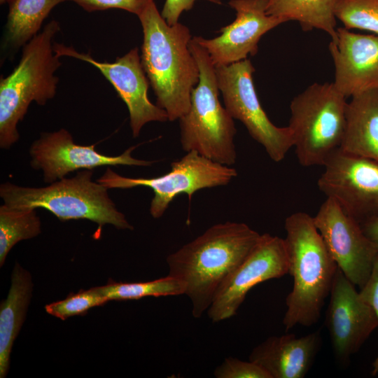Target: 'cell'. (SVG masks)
Masks as SVG:
<instances>
[{
    "label": "cell",
    "instance_id": "obj_31",
    "mask_svg": "<svg viewBox=\"0 0 378 378\" xmlns=\"http://www.w3.org/2000/svg\"><path fill=\"white\" fill-rule=\"evenodd\" d=\"M360 224L364 234L378 251V217L365 220Z\"/></svg>",
    "mask_w": 378,
    "mask_h": 378
},
{
    "label": "cell",
    "instance_id": "obj_10",
    "mask_svg": "<svg viewBox=\"0 0 378 378\" xmlns=\"http://www.w3.org/2000/svg\"><path fill=\"white\" fill-rule=\"evenodd\" d=\"M318 189L359 223L378 217V162L340 148L323 165Z\"/></svg>",
    "mask_w": 378,
    "mask_h": 378
},
{
    "label": "cell",
    "instance_id": "obj_8",
    "mask_svg": "<svg viewBox=\"0 0 378 378\" xmlns=\"http://www.w3.org/2000/svg\"><path fill=\"white\" fill-rule=\"evenodd\" d=\"M237 176V172L232 167L214 162L196 151H190L172 162L171 170L160 176L125 177L107 167L97 181L108 189L138 186L152 189L154 196L149 211L153 218H159L176 196L185 193L191 199L196 191L227 185Z\"/></svg>",
    "mask_w": 378,
    "mask_h": 378
},
{
    "label": "cell",
    "instance_id": "obj_27",
    "mask_svg": "<svg viewBox=\"0 0 378 378\" xmlns=\"http://www.w3.org/2000/svg\"><path fill=\"white\" fill-rule=\"evenodd\" d=\"M216 378H271L258 364L236 358H226L214 370Z\"/></svg>",
    "mask_w": 378,
    "mask_h": 378
},
{
    "label": "cell",
    "instance_id": "obj_30",
    "mask_svg": "<svg viewBox=\"0 0 378 378\" xmlns=\"http://www.w3.org/2000/svg\"><path fill=\"white\" fill-rule=\"evenodd\" d=\"M197 0H165L160 13L162 17L169 25L178 22L180 15L183 11L190 10Z\"/></svg>",
    "mask_w": 378,
    "mask_h": 378
},
{
    "label": "cell",
    "instance_id": "obj_13",
    "mask_svg": "<svg viewBox=\"0 0 378 378\" xmlns=\"http://www.w3.org/2000/svg\"><path fill=\"white\" fill-rule=\"evenodd\" d=\"M53 50L59 56L74 57L96 67L113 85L126 104L133 137L139 136L142 127L150 122L169 120L166 111L153 104L148 96L149 81L135 47L114 62H99L89 53L79 52L71 46L54 43Z\"/></svg>",
    "mask_w": 378,
    "mask_h": 378
},
{
    "label": "cell",
    "instance_id": "obj_20",
    "mask_svg": "<svg viewBox=\"0 0 378 378\" xmlns=\"http://www.w3.org/2000/svg\"><path fill=\"white\" fill-rule=\"evenodd\" d=\"M30 272L15 262L11 284L6 299L0 304V377H6L14 342L25 321L32 296Z\"/></svg>",
    "mask_w": 378,
    "mask_h": 378
},
{
    "label": "cell",
    "instance_id": "obj_1",
    "mask_svg": "<svg viewBox=\"0 0 378 378\" xmlns=\"http://www.w3.org/2000/svg\"><path fill=\"white\" fill-rule=\"evenodd\" d=\"M260 235L244 223H220L167 256L168 275L184 284V294L191 301L195 318L208 310L220 286Z\"/></svg>",
    "mask_w": 378,
    "mask_h": 378
},
{
    "label": "cell",
    "instance_id": "obj_33",
    "mask_svg": "<svg viewBox=\"0 0 378 378\" xmlns=\"http://www.w3.org/2000/svg\"><path fill=\"white\" fill-rule=\"evenodd\" d=\"M8 0H0V4H4L8 2Z\"/></svg>",
    "mask_w": 378,
    "mask_h": 378
},
{
    "label": "cell",
    "instance_id": "obj_26",
    "mask_svg": "<svg viewBox=\"0 0 378 378\" xmlns=\"http://www.w3.org/2000/svg\"><path fill=\"white\" fill-rule=\"evenodd\" d=\"M108 299L101 290L100 286L80 290L65 299L47 304L46 312L61 320L85 314L92 307L103 305Z\"/></svg>",
    "mask_w": 378,
    "mask_h": 378
},
{
    "label": "cell",
    "instance_id": "obj_6",
    "mask_svg": "<svg viewBox=\"0 0 378 378\" xmlns=\"http://www.w3.org/2000/svg\"><path fill=\"white\" fill-rule=\"evenodd\" d=\"M189 48L197 61L199 81L191 92L190 106L179 120L180 141L186 152L232 166L237 158L234 118L219 101L215 65L206 50L192 38Z\"/></svg>",
    "mask_w": 378,
    "mask_h": 378
},
{
    "label": "cell",
    "instance_id": "obj_9",
    "mask_svg": "<svg viewBox=\"0 0 378 378\" xmlns=\"http://www.w3.org/2000/svg\"><path fill=\"white\" fill-rule=\"evenodd\" d=\"M215 71L227 111L243 123L273 161H281L293 146L292 134L288 126L273 124L262 108L253 83L255 68L251 60L215 66Z\"/></svg>",
    "mask_w": 378,
    "mask_h": 378
},
{
    "label": "cell",
    "instance_id": "obj_21",
    "mask_svg": "<svg viewBox=\"0 0 378 378\" xmlns=\"http://www.w3.org/2000/svg\"><path fill=\"white\" fill-rule=\"evenodd\" d=\"M337 0H267V13L286 22L297 21L304 31L318 29L337 38L335 8Z\"/></svg>",
    "mask_w": 378,
    "mask_h": 378
},
{
    "label": "cell",
    "instance_id": "obj_2",
    "mask_svg": "<svg viewBox=\"0 0 378 378\" xmlns=\"http://www.w3.org/2000/svg\"><path fill=\"white\" fill-rule=\"evenodd\" d=\"M143 31L141 62L169 121L179 120L190 106L191 92L198 83L200 70L189 48V28L169 25L152 3L138 16Z\"/></svg>",
    "mask_w": 378,
    "mask_h": 378
},
{
    "label": "cell",
    "instance_id": "obj_32",
    "mask_svg": "<svg viewBox=\"0 0 378 378\" xmlns=\"http://www.w3.org/2000/svg\"><path fill=\"white\" fill-rule=\"evenodd\" d=\"M206 1H208L209 2H211V3H214V4H221V0H206Z\"/></svg>",
    "mask_w": 378,
    "mask_h": 378
},
{
    "label": "cell",
    "instance_id": "obj_3",
    "mask_svg": "<svg viewBox=\"0 0 378 378\" xmlns=\"http://www.w3.org/2000/svg\"><path fill=\"white\" fill-rule=\"evenodd\" d=\"M284 227L288 274L293 278L283 318L288 331L298 325L311 326L319 320L337 265L309 214L293 213L286 218Z\"/></svg>",
    "mask_w": 378,
    "mask_h": 378
},
{
    "label": "cell",
    "instance_id": "obj_25",
    "mask_svg": "<svg viewBox=\"0 0 378 378\" xmlns=\"http://www.w3.org/2000/svg\"><path fill=\"white\" fill-rule=\"evenodd\" d=\"M335 15L346 29H358L378 35V0H337Z\"/></svg>",
    "mask_w": 378,
    "mask_h": 378
},
{
    "label": "cell",
    "instance_id": "obj_22",
    "mask_svg": "<svg viewBox=\"0 0 378 378\" xmlns=\"http://www.w3.org/2000/svg\"><path fill=\"white\" fill-rule=\"evenodd\" d=\"M66 0H8L4 43L12 50L23 47L38 34L50 11Z\"/></svg>",
    "mask_w": 378,
    "mask_h": 378
},
{
    "label": "cell",
    "instance_id": "obj_23",
    "mask_svg": "<svg viewBox=\"0 0 378 378\" xmlns=\"http://www.w3.org/2000/svg\"><path fill=\"white\" fill-rule=\"evenodd\" d=\"M33 208H18L5 204L0 206V266L10 249L19 241L37 237L41 232L39 216Z\"/></svg>",
    "mask_w": 378,
    "mask_h": 378
},
{
    "label": "cell",
    "instance_id": "obj_16",
    "mask_svg": "<svg viewBox=\"0 0 378 378\" xmlns=\"http://www.w3.org/2000/svg\"><path fill=\"white\" fill-rule=\"evenodd\" d=\"M228 4L236 11V18L218 31L220 36L211 39L192 37L206 50L215 66L255 55L262 36L286 22L267 13V0H230Z\"/></svg>",
    "mask_w": 378,
    "mask_h": 378
},
{
    "label": "cell",
    "instance_id": "obj_18",
    "mask_svg": "<svg viewBox=\"0 0 378 378\" xmlns=\"http://www.w3.org/2000/svg\"><path fill=\"white\" fill-rule=\"evenodd\" d=\"M321 342L319 331L300 337L271 336L252 350L248 359L271 378H303L313 365Z\"/></svg>",
    "mask_w": 378,
    "mask_h": 378
},
{
    "label": "cell",
    "instance_id": "obj_5",
    "mask_svg": "<svg viewBox=\"0 0 378 378\" xmlns=\"http://www.w3.org/2000/svg\"><path fill=\"white\" fill-rule=\"evenodd\" d=\"M92 169H81L72 178H63L41 188L1 183L4 204L18 208H43L60 220L86 219L99 228L109 224L120 230H133L125 216L109 197L108 188L92 181Z\"/></svg>",
    "mask_w": 378,
    "mask_h": 378
},
{
    "label": "cell",
    "instance_id": "obj_29",
    "mask_svg": "<svg viewBox=\"0 0 378 378\" xmlns=\"http://www.w3.org/2000/svg\"><path fill=\"white\" fill-rule=\"evenodd\" d=\"M359 293L361 298L374 309L378 318V256L368 281ZM372 366V374L376 375L378 374V356Z\"/></svg>",
    "mask_w": 378,
    "mask_h": 378
},
{
    "label": "cell",
    "instance_id": "obj_14",
    "mask_svg": "<svg viewBox=\"0 0 378 378\" xmlns=\"http://www.w3.org/2000/svg\"><path fill=\"white\" fill-rule=\"evenodd\" d=\"M136 147L132 146L117 156L106 155L97 151L94 144L83 146L75 143L71 133L62 128L41 133L31 144L30 165L43 172V180L48 184L80 169L93 170L102 166H151L154 161L139 160L132 155Z\"/></svg>",
    "mask_w": 378,
    "mask_h": 378
},
{
    "label": "cell",
    "instance_id": "obj_4",
    "mask_svg": "<svg viewBox=\"0 0 378 378\" xmlns=\"http://www.w3.org/2000/svg\"><path fill=\"white\" fill-rule=\"evenodd\" d=\"M59 23L52 20L22 47L20 62L0 79V147L9 149L20 139L18 124L32 102L41 106L55 96L62 62L53 50Z\"/></svg>",
    "mask_w": 378,
    "mask_h": 378
},
{
    "label": "cell",
    "instance_id": "obj_15",
    "mask_svg": "<svg viewBox=\"0 0 378 378\" xmlns=\"http://www.w3.org/2000/svg\"><path fill=\"white\" fill-rule=\"evenodd\" d=\"M328 328L336 358L346 363L378 327L374 309L337 267L326 312Z\"/></svg>",
    "mask_w": 378,
    "mask_h": 378
},
{
    "label": "cell",
    "instance_id": "obj_19",
    "mask_svg": "<svg viewBox=\"0 0 378 378\" xmlns=\"http://www.w3.org/2000/svg\"><path fill=\"white\" fill-rule=\"evenodd\" d=\"M340 149L378 162V89L351 97Z\"/></svg>",
    "mask_w": 378,
    "mask_h": 378
},
{
    "label": "cell",
    "instance_id": "obj_7",
    "mask_svg": "<svg viewBox=\"0 0 378 378\" xmlns=\"http://www.w3.org/2000/svg\"><path fill=\"white\" fill-rule=\"evenodd\" d=\"M346 97L333 82L309 85L290 102L289 127L298 162L323 166L340 148L346 115Z\"/></svg>",
    "mask_w": 378,
    "mask_h": 378
},
{
    "label": "cell",
    "instance_id": "obj_28",
    "mask_svg": "<svg viewBox=\"0 0 378 378\" xmlns=\"http://www.w3.org/2000/svg\"><path fill=\"white\" fill-rule=\"evenodd\" d=\"M74 2L88 12L122 9L133 13L137 17L141 15L154 0H66Z\"/></svg>",
    "mask_w": 378,
    "mask_h": 378
},
{
    "label": "cell",
    "instance_id": "obj_24",
    "mask_svg": "<svg viewBox=\"0 0 378 378\" xmlns=\"http://www.w3.org/2000/svg\"><path fill=\"white\" fill-rule=\"evenodd\" d=\"M108 300H138L145 297H160L184 294L185 285L167 275L146 282L122 283L110 281L100 286Z\"/></svg>",
    "mask_w": 378,
    "mask_h": 378
},
{
    "label": "cell",
    "instance_id": "obj_12",
    "mask_svg": "<svg viewBox=\"0 0 378 378\" xmlns=\"http://www.w3.org/2000/svg\"><path fill=\"white\" fill-rule=\"evenodd\" d=\"M288 270L284 239L261 234L249 254L220 286L207 310L209 318L218 322L231 318L253 287L280 278L288 274Z\"/></svg>",
    "mask_w": 378,
    "mask_h": 378
},
{
    "label": "cell",
    "instance_id": "obj_17",
    "mask_svg": "<svg viewBox=\"0 0 378 378\" xmlns=\"http://www.w3.org/2000/svg\"><path fill=\"white\" fill-rule=\"evenodd\" d=\"M328 49L335 68L333 83L345 97L378 89V35L338 27Z\"/></svg>",
    "mask_w": 378,
    "mask_h": 378
},
{
    "label": "cell",
    "instance_id": "obj_11",
    "mask_svg": "<svg viewBox=\"0 0 378 378\" xmlns=\"http://www.w3.org/2000/svg\"><path fill=\"white\" fill-rule=\"evenodd\" d=\"M313 220L337 267L361 289L372 274L378 251L360 224L330 197H326Z\"/></svg>",
    "mask_w": 378,
    "mask_h": 378
}]
</instances>
